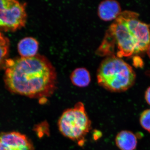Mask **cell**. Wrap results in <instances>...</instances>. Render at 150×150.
I'll return each mask as SVG.
<instances>
[{
    "label": "cell",
    "instance_id": "obj_10",
    "mask_svg": "<svg viewBox=\"0 0 150 150\" xmlns=\"http://www.w3.org/2000/svg\"><path fill=\"white\" fill-rule=\"evenodd\" d=\"M71 81L79 87H85L91 81V77L88 70L85 68H78L73 71L70 76Z\"/></svg>",
    "mask_w": 150,
    "mask_h": 150
},
{
    "label": "cell",
    "instance_id": "obj_1",
    "mask_svg": "<svg viewBox=\"0 0 150 150\" xmlns=\"http://www.w3.org/2000/svg\"><path fill=\"white\" fill-rule=\"evenodd\" d=\"M5 67L4 80L11 92L43 99L51 96L56 90V69L43 55L8 59Z\"/></svg>",
    "mask_w": 150,
    "mask_h": 150
},
{
    "label": "cell",
    "instance_id": "obj_2",
    "mask_svg": "<svg viewBox=\"0 0 150 150\" xmlns=\"http://www.w3.org/2000/svg\"><path fill=\"white\" fill-rule=\"evenodd\" d=\"M139 16L131 11L122 12L106 30L96 54L121 58L147 50L150 44V25L139 20Z\"/></svg>",
    "mask_w": 150,
    "mask_h": 150
},
{
    "label": "cell",
    "instance_id": "obj_5",
    "mask_svg": "<svg viewBox=\"0 0 150 150\" xmlns=\"http://www.w3.org/2000/svg\"><path fill=\"white\" fill-rule=\"evenodd\" d=\"M27 20L25 4L15 0H0V30L14 31Z\"/></svg>",
    "mask_w": 150,
    "mask_h": 150
},
{
    "label": "cell",
    "instance_id": "obj_11",
    "mask_svg": "<svg viewBox=\"0 0 150 150\" xmlns=\"http://www.w3.org/2000/svg\"><path fill=\"white\" fill-rule=\"evenodd\" d=\"M9 46V40L0 32V68L5 66L8 60Z\"/></svg>",
    "mask_w": 150,
    "mask_h": 150
},
{
    "label": "cell",
    "instance_id": "obj_7",
    "mask_svg": "<svg viewBox=\"0 0 150 150\" xmlns=\"http://www.w3.org/2000/svg\"><path fill=\"white\" fill-rule=\"evenodd\" d=\"M121 12L120 4L114 0L103 1L98 8V16L100 19L105 21L115 20Z\"/></svg>",
    "mask_w": 150,
    "mask_h": 150
},
{
    "label": "cell",
    "instance_id": "obj_4",
    "mask_svg": "<svg viewBox=\"0 0 150 150\" xmlns=\"http://www.w3.org/2000/svg\"><path fill=\"white\" fill-rule=\"evenodd\" d=\"M60 132L64 137L79 143H83L85 137L90 130L91 122L84 105L79 102L63 112L58 121Z\"/></svg>",
    "mask_w": 150,
    "mask_h": 150
},
{
    "label": "cell",
    "instance_id": "obj_6",
    "mask_svg": "<svg viewBox=\"0 0 150 150\" xmlns=\"http://www.w3.org/2000/svg\"><path fill=\"white\" fill-rule=\"evenodd\" d=\"M0 150H35L30 140L16 131L0 133Z\"/></svg>",
    "mask_w": 150,
    "mask_h": 150
},
{
    "label": "cell",
    "instance_id": "obj_14",
    "mask_svg": "<svg viewBox=\"0 0 150 150\" xmlns=\"http://www.w3.org/2000/svg\"><path fill=\"white\" fill-rule=\"evenodd\" d=\"M147 54L148 56H149V57L150 58V44L149 46L147 49Z\"/></svg>",
    "mask_w": 150,
    "mask_h": 150
},
{
    "label": "cell",
    "instance_id": "obj_12",
    "mask_svg": "<svg viewBox=\"0 0 150 150\" xmlns=\"http://www.w3.org/2000/svg\"><path fill=\"white\" fill-rule=\"evenodd\" d=\"M139 121L142 128L150 133V109H146L142 112Z\"/></svg>",
    "mask_w": 150,
    "mask_h": 150
},
{
    "label": "cell",
    "instance_id": "obj_3",
    "mask_svg": "<svg viewBox=\"0 0 150 150\" xmlns=\"http://www.w3.org/2000/svg\"><path fill=\"white\" fill-rule=\"evenodd\" d=\"M136 74L132 67L121 58L106 57L101 62L97 72L98 83L112 92H122L134 85Z\"/></svg>",
    "mask_w": 150,
    "mask_h": 150
},
{
    "label": "cell",
    "instance_id": "obj_8",
    "mask_svg": "<svg viewBox=\"0 0 150 150\" xmlns=\"http://www.w3.org/2000/svg\"><path fill=\"white\" fill-rule=\"evenodd\" d=\"M115 143L121 150H135L137 148L138 141L137 136L133 132L123 130L116 135Z\"/></svg>",
    "mask_w": 150,
    "mask_h": 150
},
{
    "label": "cell",
    "instance_id": "obj_13",
    "mask_svg": "<svg viewBox=\"0 0 150 150\" xmlns=\"http://www.w3.org/2000/svg\"><path fill=\"white\" fill-rule=\"evenodd\" d=\"M145 99L147 103L150 105V87L148 88L145 92Z\"/></svg>",
    "mask_w": 150,
    "mask_h": 150
},
{
    "label": "cell",
    "instance_id": "obj_9",
    "mask_svg": "<svg viewBox=\"0 0 150 150\" xmlns=\"http://www.w3.org/2000/svg\"><path fill=\"white\" fill-rule=\"evenodd\" d=\"M39 43L34 38L25 37L19 41L18 49L21 57L28 58L37 55Z\"/></svg>",
    "mask_w": 150,
    "mask_h": 150
}]
</instances>
